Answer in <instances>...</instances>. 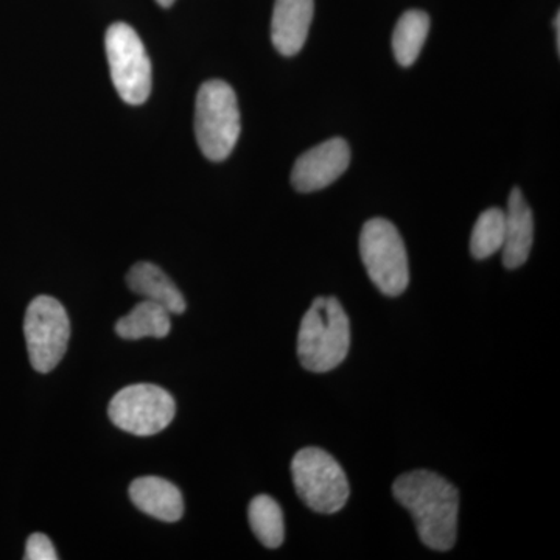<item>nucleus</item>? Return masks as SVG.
I'll use <instances>...</instances> for the list:
<instances>
[{"instance_id": "nucleus-10", "label": "nucleus", "mask_w": 560, "mask_h": 560, "mask_svg": "<svg viewBox=\"0 0 560 560\" xmlns=\"http://www.w3.org/2000/svg\"><path fill=\"white\" fill-rule=\"evenodd\" d=\"M315 13V0H276L271 20V39L283 57L300 54Z\"/></svg>"}, {"instance_id": "nucleus-12", "label": "nucleus", "mask_w": 560, "mask_h": 560, "mask_svg": "<svg viewBox=\"0 0 560 560\" xmlns=\"http://www.w3.org/2000/svg\"><path fill=\"white\" fill-rule=\"evenodd\" d=\"M130 499L138 510L162 522H178L184 514L180 490L160 477H142L131 482Z\"/></svg>"}, {"instance_id": "nucleus-19", "label": "nucleus", "mask_w": 560, "mask_h": 560, "mask_svg": "<svg viewBox=\"0 0 560 560\" xmlns=\"http://www.w3.org/2000/svg\"><path fill=\"white\" fill-rule=\"evenodd\" d=\"M555 28H556V47H558V51H560V14H556L555 20Z\"/></svg>"}, {"instance_id": "nucleus-2", "label": "nucleus", "mask_w": 560, "mask_h": 560, "mask_svg": "<svg viewBox=\"0 0 560 560\" xmlns=\"http://www.w3.org/2000/svg\"><path fill=\"white\" fill-rule=\"evenodd\" d=\"M350 320L337 298H316L302 318L298 334V357L311 372L334 371L348 357Z\"/></svg>"}, {"instance_id": "nucleus-17", "label": "nucleus", "mask_w": 560, "mask_h": 560, "mask_svg": "<svg viewBox=\"0 0 560 560\" xmlns=\"http://www.w3.org/2000/svg\"><path fill=\"white\" fill-rule=\"evenodd\" d=\"M504 241V210L490 208L478 217L470 237V253L475 259H489L499 253Z\"/></svg>"}, {"instance_id": "nucleus-3", "label": "nucleus", "mask_w": 560, "mask_h": 560, "mask_svg": "<svg viewBox=\"0 0 560 560\" xmlns=\"http://www.w3.org/2000/svg\"><path fill=\"white\" fill-rule=\"evenodd\" d=\"M237 95L223 80H209L200 88L195 105V135L209 161L228 160L241 138Z\"/></svg>"}, {"instance_id": "nucleus-11", "label": "nucleus", "mask_w": 560, "mask_h": 560, "mask_svg": "<svg viewBox=\"0 0 560 560\" xmlns=\"http://www.w3.org/2000/svg\"><path fill=\"white\" fill-rule=\"evenodd\" d=\"M534 242V217L522 190L515 187L504 212L503 265L508 270H517L529 259Z\"/></svg>"}, {"instance_id": "nucleus-4", "label": "nucleus", "mask_w": 560, "mask_h": 560, "mask_svg": "<svg viewBox=\"0 0 560 560\" xmlns=\"http://www.w3.org/2000/svg\"><path fill=\"white\" fill-rule=\"evenodd\" d=\"M360 256L372 283L385 296L405 293L410 283V267L404 238L386 219L364 223L360 234Z\"/></svg>"}, {"instance_id": "nucleus-7", "label": "nucleus", "mask_w": 560, "mask_h": 560, "mask_svg": "<svg viewBox=\"0 0 560 560\" xmlns=\"http://www.w3.org/2000/svg\"><path fill=\"white\" fill-rule=\"evenodd\" d=\"M114 425L136 436H153L171 425L176 401L168 390L150 383L120 389L108 407Z\"/></svg>"}, {"instance_id": "nucleus-16", "label": "nucleus", "mask_w": 560, "mask_h": 560, "mask_svg": "<svg viewBox=\"0 0 560 560\" xmlns=\"http://www.w3.org/2000/svg\"><path fill=\"white\" fill-rule=\"evenodd\" d=\"M248 518L254 536L264 547L279 548L285 539L282 510L270 495H257L249 503Z\"/></svg>"}, {"instance_id": "nucleus-14", "label": "nucleus", "mask_w": 560, "mask_h": 560, "mask_svg": "<svg viewBox=\"0 0 560 560\" xmlns=\"http://www.w3.org/2000/svg\"><path fill=\"white\" fill-rule=\"evenodd\" d=\"M171 316L162 305L143 300L127 316L117 320L116 331L121 340L136 341L147 337L161 340L171 334Z\"/></svg>"}, {"instance_id": "nucleus-6", "label": "nucleus", "mask_w": 560, "mask_h": 560, "mask_svg": "<svg viewBox=\"0 0 560 560\" xmlns=\"http://www.w3.org/2000/svg\"><path fill=\"white\" fill-rule=\"evenodd\" d=\"M110 79L128 105H142L151 92V61L145 46L131 25H110L105 38Z\"/></svg>"}, {"instance_id": "nucleus-9", "label": "nucleus", "mask_w": 560, "mask_h": 560, "mask_svg": "<svg viewBox=\"0 0 560 560\" xmlns=\"http://www.w3.org/2000/svg\"><path fill=\"white\" fill-rule=\"evenodd\" d=\"M349 164V143L341 138L326 140L298 158L291 184L301 194L326 189L348 171Z\"/></svg>"}, {"instance_id": "nucleus-20", "label": "nucleus", "mask_w": 560, "mask_h": 560, "mask_svg": "<svg viewBox=\"0 0 560 560\" xmlns=\"http://www.w3.org/2000/svg\"><path fill=\"white\" fill-rule=\"evenodd\" d=\"M156 2L160 3L161 7H164V9H168V7L175 3V0H156Z\"/></svg>"}, {"instance_id": "nucleus-5", "label": "nucleus", "mask_w": 560, "mask_h": 560, "mask_svg": "<svg viewBox=\"0 0 560 560\" xmlns=\"http://www.w3.org/2000/svg\"><path fill=\"white\" fill-rule=\"evenodd\" d=\"M298 495L318 514H337L348 503V477L337 459L318 447L302 448L291 460Z\"/></svg>"}, {"instance_id": "nucleus-15", "label": "nucleus", "mask_w": 560, "mask_h": 560, "mask_svg": "<svg viewBox=\"0 0 560 560\" xmlns=\"http://www.w3.org/2000/svg\"><path fill=\"white\" fill-rule=\"evenodd\" d=\"M430 32V18L425 11L410 10L401 14L393 33V51L397 62L410 68L418 61Z\"/></svg>"}, {"instance_id": "nucleus-8", "label": "nucleus", "mask_w": 560, "mask_h": 560, "mask_svg": "<svg viewBox=\"0 0 560 560\" xmlns=\"http://www.w3.org/2000/svg\"><path fill=\"white\" fill-rule=\"evenodd\" d=\"M24 335L33 370L47 374L66 355L70 323L61 302L51 296L35 298L25 312Z\"/></svg>"}, {"instance_id": "nucleus-1", "label": "nucleus", "mask_w": 560, "mask_h": 560, "mask_svg": "<svg viewBox=\"0 0 560 560\" xmlns=\"http://www.w3.org/2000/svg\"><path fill=\"white\" fill-rule=\"evenodd\" d=\"M393 495L410 512L425 547L434 551L455 547L459 492L452 482L434 471L412 470L394 481Z\"/></svg>"}, {"instance_id": "nucleus-13", "label": "nucleus", "mask_w": 560, "mask_h": 560, "mask_svg": "<svg viewBox=\"0 0 560 560\" xmlns=\"http://www.w3.org/2000/svg\"><path fill=\"white\" fill-rule=\"evenodd\" d=\"M127 283L132 293L145 301L156 302L171 315H183L186 312V300L178 287L156 265L139 261L128 272Z\"/></svg>"}, {"instance_id": "nucleus-18", "label": "nucleus", "mask_w": 560, "mask_h": 560, "mask_svg": "<svg viewBox=\"0 0 560 560\" xmlns=\"http://www.w3.org/2000/svg\"><path fill=\"white\" fill-rule=\"evenodd\" d=\"M24 559L57 560L58 556L49 537L46 534L35 533L28 537L27 545H25Z\"/></svg>"}]
</instances>
